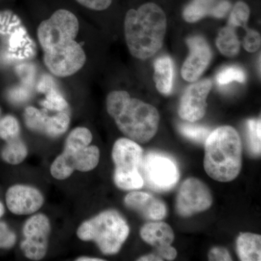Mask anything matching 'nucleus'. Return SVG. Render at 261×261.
Masks as SVG:
<instances>
[{
	"label": "nucleus",
	"mask_w": 261,
	"mask_h": 261,
	"mask_svg": "<svg viewBox=\"0 0 261 261\" xmlns=\"http://www.w3.org/2000/svg\"><path fill=\"white\" fill-rule=\"evenodd\" d=\"M215 0H193L184 10L183 17L189 23H195L210 14Z\"/></svg>",
	"instance_id": "21"
},
{
	"label": "nucleus",
	"mask_w": 261,
	"mask_h": 261,
	"mask_svg": "<svg viewBox=\"0 0 261 261\" xmlns=\"http://www.w3.org/2000/svg\"><path fill=\"white\" fill-rule=\"evenodd\" d=\"M142 240L155 248L171 245L174 233L169 225L164 222H152L145 224L140 230Z\"/></svg>",
	"instance_id": "16"
},
{
	"label": "nucleus",
	"mask_w": 261,
	"mask_h": 261,
	"mask_svg": "<svg viewBox=\"0 0 261 261\" xmlns=\"http://www.w3.org/2000/svg\"><path fill=\"white\" fill-rule=\"evenodd\" d=\"M124 202L128 208L137 211L146 219L160 221L167 214L166 204L150 194L132 192L126 196Z\"/></svg>",
	"instance_id": "15"
},
{
	"label": "nucleus",
	"mask_w": 261,
	"mask_h": 261,
	"mask_svg": "<svg viewBox=\"0 0 261 261\" xmlns=\"http://www.w3.org/2000/svg\"><path fill=\"white\" fill-rule=\"evenodd\" d=\"M20 135V125L13 116H6L0 119V138L9 141L17 138Z\"/></svg>",
	"instance_id": "27"
},
{
	"label": "nucleus",
	"mask_w": 261,
	"mask_h": 261,
	"mask_svg": "<svg viewBox=\"0 0 261 261\" xmlns=\"http://www.w3.org/2000/svg\"><path fill=\"white\" fill-rule=\"evenodd\" d=\"M242 153L241 139L235 128L229 126L216 128L205 142V172L216 181H233L241 171Z\"/></svg>",
	"instance_id": "3"
},
{
	"label": "nucleus",
	"mask_w": 261,
	"mask_h": 261,
	"mask_svg": "<svg viewBox=\"0 0 261 261\" xmlns=\"http://www.w3.org/2000/svg\"><path fill=\"white\" fill-rule=\"evenodd\" d=\"M28 154V149L20 138L7 141L6 145L2 151V158L5 162L18 165L23 162Z\"/></svg>",
	"instance_id": "20"
},
{
	"label": "nucleus",
	"mask_w": 261,
	"mask_h": 261,
	"mask_svg": "<svg viewBox=\"0 0 261 261\" xmlns=\"http://www.w3.org/2000/svg\"><path fill=\"white\" fill-rule=\"evenodd\" d=\"M50 230V222L45 215H34L25 221L23 228L24 239L20 246L27 258L33 260L44 258Z\"/></svg>",
	"instance_id": "11"
},
{
	"label": "nucleus",
	"mask_w": 261,
	"mask_h": 261,
	"mask_svg": "<svg viewBox=\"0 0 261 261\" xmlns=\"http://www.w3.org/2000/svg\"><path fill=\"white\" fill-rule=\"evenodd\" d=\"M86 54L75 40L44 51V61L51 73L59 77L73 75L85 64Z\"/></svg>",
	"instance_id": "9"
},
{
	"label": "nucleus",
	"mask_w": 261,
	"mask_h": 261,
	"mask_svg": "<svg viewBox=\"0 0 261 261\" xmlns=\"http://www.w3.org/2000/svg\"><path fill=\"white\" fill-rule=\"evenodd\" d=\"M16 241V237L5 223L0 222V249L10 248Z\"/></svg>",
	"instance_id": "31"
},
{
	"label": "nucleus",
	"mask_w": 261,
	"mask_h": 261,
	"mask_svg": "<svg viewBox=\"0 0 261 261\" xmlns=\"http://www.w3.org/2000/svg\"><path fill=\"white\" fill-rule=\"evenodd\" d=\"M79 29L78 19L73 13L67 10H58L39 25L38 39L43 50L46 51L75 40Z\"/></svg>",
	"instance_id": "6"
},
{
	"label": "nucleus",
	"mask_w": 261,
	"mask_h": 261,
	"mask_svg": "<svg viewBox=\"0 0 261 261\" xmlns=\"http://www.w3.org/2000/svg\"><path fill=\"white\" fill-rule=\"evenodd\" d=\"M190 55L184 63L181 75L189 82H195L210 63L212 53L205 39L201 37L189 38L187 41Z\"/></svg>",
	"instance_id": "13"
},
{
	"label": "nucleus",
	"mask_w": 261,
	"mask_h": 261,
	"mask_svg": "<svg viewBox=\"0 0 261 261\" xmlns=\"http://www.w3.org/2000/svg\"><path fill=\"white\" fill-rule=\"evenodd\" d=\"M0 114H1V111H0Z\"/></svg>",
	"instance_id": "39"
},
{
	"label": "nucleus",
	"mask_w": 261,
	"mask_h": 261,
	"mask_svg": "<svg viewBox=\"0 0 261 261\" xmlns=\"http://www.w3.org/2000/svg\"><path fill=\"white\" fill-rule=\"evenodd\" d=\"M5 213V208L4 206H3V204L0 202V217L3 216V215Z\"/></svg>",
	"instance_id": "38"
},
{
	"label": "nucleus",
	"mask_w": 261,
	"mask_h": 261,
	"mask_svg": "<svg viewBox=\"0 0 261 261\" xmlns=\"http://www.w3.org/2000/svg\"><path fill=\"white\" fill-rule=\"evenodd\" d=\"M154 81L156 88L164 95L171 94L173 88V63L170 57L163 56L154 62Z\"/></svg>",
	"instance_id": "17"
},
{
	"label": "nucleus",
	"mask_w": 261,
	"mask_h": 261,
	"mask_svg": "<svg viewBox=\"0 0 261 261\" xmlns=\"http://www.w3.org/2000/svg\"><path fill=\"white\" fill-rule=\"evenodd\" d=\"M106 105L117 126L130 140L146 143L157 133L160 116L154 106L130 97L125 91L111 92Z\"/></svg>",
	"instance_id": "2"
},
{
	"label": "nucleus",
	"mask_w": 261,
	"mask_h": 261,
	"mask_svg": "<svg viewBox=\"0 0 261 261\" xmlns=\"http://www.w3.org/2000/svg\"><path fill=\"white\" fill-rule=\"evenodd\" d=\"M167 20L159 5L149 3L127 12L125 37L132 56L140 60L152 58L162 47Z\"/></svg>",
	"instance_id": "1"
},
{
	"label": "nucleus",
	"mask_w": 261,
	"mask_h": 261,
	"mask_svg": "<svg viewBox=\"0 0 261 261\" xmlns=\"http://www.w3.org/2000/svg\"><path fill=\"white\" fill-rule=\"evenodd\" d=\"M129 226L116 211H103L85 221L77 230V236L83 241H94L106 255L119 252L129 234Z\"/></svg>",
	"instance_id": "4"
},
{
	"label": "nucleus",
	"mask_w": 261,
	"mask_h": 261,
	"mask_svg": "<svg viewBox=\"0 0 261 261\" xmlns=\"http://www.w3.org/2000/svg\"><path fill=\"white\" fill-rule=\"evenodd\" d=\"M213 197L210 190L200 180L187 178L182 184L176 197V211L182 217H190L210 208Z\"/></svg>",
	"instance_id": "10"
},
{
	"label": "nucleus",
	"mask_w": 261,
	"mask_h": 261,
	"mask_svg": "<svg viewBox=\"0 0 261 261\" xmlns=\"http://www.w3.org/2000/svg\"><path fill=\"white\" fill-rule=\"evenodd\" d=\"M230 8H231V4L229 2L223 0L217 5H214L211 10L210 15L218 18H224L229 11Z\"/></svg>",
	"instance_id": "35"
},
{
	"label": "nucleus",
	"mask_w": 261,
	"mask_h": 261,
	"mask_svg": "<svg viewBox=\"0 0 261 261\" xmlns=\"http://www.w3.org/2000/svg\"><path fill=\"white\" fill-rule=\"evenodd\" d=\"M178 130L184 137L197 143H205L206 139L210 135L211 130L207 127L193 124L190 123H180Z\"/></svg>",
	"instance_id": "23"
},
{
	"label": "nucleus",
	"mask_w": 261,
	"mask_h": 261,
	"mask_svg": "<svg viewBox=\"0 0 261 261\" xmlns=\"http://www.w3.org/2000/svg\"><path fill=\"white\" fill-rule=\"evenodd\" d=\"M48 116L42 111L34 107H28L24 112L25 124L30 129L44 132Z\"/></svg>",
	"instance_id": "24"
},
{
	"label": "nucleus",
	"mask_w": 261,
	"mask_h": 261,
	"mask_svg": "<svg viewBox=\"0 0 261 261\" xmlns=\"http://www.w3.org/2000/svg\"><path fill=\"white\" fill-rule=\"evenodd\" d=\"M141 173L144 184L157 192L171 190L180 176L176 161L167 154L156 152L144 156Z\"/></svg>",
	"instance_id": "7"
},
{
	"label": "nucleus",
	"mask_w": 261,
	"mask_h": 261,
	"mask_svg": "<svg viewBox=\"0 0 261 261\" xmlns=\"http://www.w3.org/2000/svg\"><path fill=\"white\" fill-rule=\"evenodd\" d=\"M100 152L96 146L75 147L65 145L64 151L51 164V176L64 180L71 176L75 170L87 172L94 169L99 163Z\"/></svg>",
	"instance_id": "8"
},
{
	"label": "nucleus",
	"mask_w": 261,
	"mask_h": 261,
	"mask_svg": "<svg viewBox=\"0 0 261 261\" xmlns=\"http://www.w3.org/2000/svg\"><path fill=\"white\" fill-rule=\"evenodd\" d=\"M216 80L220 85H226L234 81L240 83H244L246 81V75L240 67L230 66L219 72Z\"/></svg>",
	"instance_id": "28"
},
{
	"label": "nucleus",
	"mask_w": 261,
	"mask_h": 261,
	"mask_svg": "<svg viewBox=\"0 0 261 261\" xmlns=\"http://www.w3.org/2000/svg\"><path fill=\"white\" fill-rule=\"evenodd\" d=\"M69 124V115L64 111H60L56 116H48L44 133L50 137H58L66 132Z\"/></svg>",
	"instance_id": "22"
},
{
	"label": "nucleus",
	"mask_w": 261,
	"mask_h": 261,
	"mask_svg": "<svg viewBox=\"0 0 261 261\" xmlns=\"http://www.w3.org/2000/svg\"><path fill=\"white\" fill-rule=\"evenodd\" d=\"M78 261H102V259L97 258V257H80L76 259Z\"/></svg>",
	"instance_id": "37"
},
{
	"label": "nucleus",
	"mask_w": 261,
	"mask_h": 261,
	"mask_svg": "<svg viewBox=\"0 0 261 261\" xmlns=\"http://www.w3.org/2000/svg\"><path fill=\"white\" fill-rule=\"evenodd\" d=\"M211 87V81L205 80L192 84L186 89L178 108V115L182 119L194 123L203 118L207 108L206 100Z\"/></svg>",
	"instance_id": "12"
},
{
	"label": "nucleus",
	"mask_w": 261,
	"mask_h": 261,
	"mask_svg": "<svg viewBox=\"0 0 261 261\" xmlns=\"http://www.w3.org/2000/svg\"><path fill=\"white\" fill-rule=\"evenodd\" d=\"M85 8L94 10H104L109 8L112 0H75Z\"/></svg>",
	"instance_id": "32"
},
{
	"label": "nucleus",
	"mask_w": 261,
	"mask_h": 261,
	"mask_svg": "<svg viewBox=\"0 0 261 261\" xmlns=\"http://www.w3.org/2000/svg\"><path fill=\"white\" fill-rule=\"evenodd\" d=\"M43 106L51 111H63L68 108V105L63 96L57 91L51 89L42 102Z\"/></svg>",
	"instance_id": "29"
},
{
	"label": "nucleus",
	"mask_w": 261,
	"mask_h": 261,
	"mask_svg": "<svg viewBox=\"0 0 261 261\" xmlns=\"http://www.w3.org/2000/svg\"><path fill=\"white\" fill-rule=\"evenodd\" d=\"M153 253L156 256L159 257L162 260H173L177 255L176 249L173 248L171 245L168 246L160 247L154 249Z\"/></svg>",
	"instance_id": "34"
},
{
	"label": "nucleus",
	"mask_w": 261,
	"mask_h": 261,
	"mask_svg": "<svg viewBox=\"0 0 261 261\" xmlns=\"http://www.w3.org/2000/svg\"><path fill=\"white\" fill-rule=\"evenodd\" d=\"M209 260L226 261L232 260L229 252L222 247H215L208 253Z\"/></svg>",
	"instance_id": "33"
},
{
	"label": "nucleus",
	"mask_w": 261,
	"mask_h": 261,
	"mask_svg": "<svg viewBox=\"0 0 261 261\" xmlns=\"http://www.w3.org/2000/svg\"><path fill=\"white\" fill-rule=\"evenodd\" d=\"M250 15V10L248 5L244 2H238L233 7L231 15H230L228 25L233 28L243 27L246 29Z\"/></svg>",
	"instance_id": "25"
},
{
	"label": "nucleus",
	"mask_w": 261,
	"mask_h": 261,
	"mask_svg": "<svg viewBox=\"0 0 261 261\" xmlns=\"http://www.w3.org/2000/svg\"><path fill=\"white\" fill-rule=\"evenodd\" d=\"M237 251L243 261L261 260L260 235L242 233L237 240Z\"/></svg>",
	"instance_id": "18"
},
{
	"label": "nucleus",
	"mask_w": 261,
	"mask_h": 261,
	"mask_svg": "<svg viewBox=\"0 0 261 261\" xmlns=\"http://www.w3.org/2000/svg\"><path fill=\"white\" fill-rule=\"evenodd\" d=\"M216 46L224 56H237L240 51V42L234 32V28L228 25L221 29L216 39Z\"/></svg>",
	"instance_id": "19"
},
{
	"label": "nucleus",
	"mask_w": 261,
	"mask_h": 261,
	"mask_svg": "<svg viewBox=\"0 0 261 261\" xmlns=\"http://www.w3.org/2000/svg\"><path fill=\"white\" fill-rule=\"evenodd\" d=\"M27 97H28V94L20 89L13 91L10 94V99L13 102H21V101L25 100Z\"/></svg>",
	"instance_id": "36"
},
{
	"label": "nucleus",
	"mask_w": 261,
	"mask_h": 261,
	"mask_svg": "<svg viewBox=\"0 0 261 261\" xmlns=\"http://www.w3.org/2000/svg\"><path fill=\"white\" fill-rule=\"evenodd\" d=\"M247 34L243 40L244 48L249 53H255L260 47V34L256 31L246 29Z\"/></svg>",
	"instance_id": "30"
},
{
	"label": "nucleus",
	"mask_w": 261,
	"mask_h": 261,
	"mask_svg": "<svg viewBox=\"0 0 261 261\" xmlns=\"http://www.w3.org/2000/svg\"><path fill=\"white\" fill-rule=\"evenodd\" d=\"M8 209L16 215H29L37 212L44 204V197L34 187L15 185L6 194Z\"/></svg>",
	"instance_id": "14"
},
{
	"label": "nucleus",
	"mask_w": 261,
	"mask_h": 261,
	"mask_svg": "<svg viewBox=\"0 0 261 261\" xmlns=\"http://www.w3.org/2000/svg\"><path fill=\"white\" fill-rule=\"evenodd\" d=\"M260 119H250L247 121L249 146L255 155H260L261 152Z\"/></svg>",
	"instance_id": "26"
},
{
	"label": "nucleus",
	"mask_w": 261,
	"mask_h": 261,
	"mask_svg": "<svg viewBox=\"0 0 261 261\" xmlns=\"http://www.w3.org/2000/svg\"><path fill=\"white\" fill-rule=\"evenodd\" d=\"M114 162V182L123 190H139L144 186L141 173L144 152L135 141L121 138L115 142L112 151Z\"/></svg>",
	"instance_id": "5"
}]
</instances>
